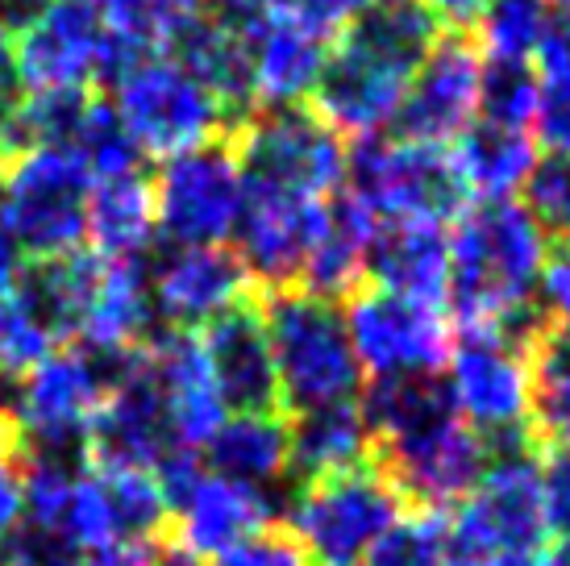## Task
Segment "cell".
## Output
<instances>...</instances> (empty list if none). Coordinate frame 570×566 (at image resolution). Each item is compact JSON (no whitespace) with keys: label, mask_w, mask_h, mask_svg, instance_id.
I'll use <instances>...</instances> for the list:
<instances>
[{"label":"cell","mask_w":570,"mask_h":566,"mask_svg":"<svg viewBox=\"0 0 570 566\" xmlns=\"http://www.w3.org/2000/svg\"><path fill=\"white\" fill-rule=\"evenodd\" d=\"M342 316H346L354 359L371 379L442 375L454 350V330L442 309L383 292L375 283L354 287Z\"/></svg>","instance_id":"obj_15"},{"label":"cell","mask_w":570,"mask_h":566,"mask_svg":"<svg viewBox=\"0 0 570 566\" xmlns=\"http://www.w3.org/2000/svg\"><path fill=\"white\" fill-rule=\"evenodd\" d=\"M538 109V71L533 64H495L483 59L479 79V121L504 129H529Z\"/></svg>","instance_id":"obj_39"},{"label":"cell","mask_w":570,"mask_h":566,"mask_svg":"<svg viewBox=\"0 0 570 566\" xmlns=\"http://www.w3.org/2000/svg\"><path fill=\"white\" fill-rule=\"evenodd\" d=\"M325 230V201H301L279 196L267 188L246 184L238 230H234V254L246 267L250 283L263 292H284L301 283V271Z\"/></svg>","instance_id":"obj_17"},{"label":"cell","mask_w":570,"mask_h":566,"mask_svg":"<svg viewBox=\"0 0 570 566\" xmlns=\"http://www.w3.org/2000/svg\"><path fill=\"white\" fill-rule=\"evenodd\" d=\"M238 26L246 33L254 113L301 109L325 71L330 38L296 13L254 17V21H238Z\"/></svg>","instance_id":"obj_20"},{"label":"cell","mask_w":570,"mask_h":566,"mask_svg":"<svg viewBox=\"0 0 570 566\" xmlns=\"http://www.w3.org/2000/svg\"><path fill=\"white\" fill-rule=\"evenodd\" d=\"M342 192H350L380 225L404 217L454 221L466 208L445 146L383 134L350 146Z\"/></svg>","instance_id":"obj_12"},{"label":"cell","mask_w":570,"mask_h":566,"mask_svg":"<svg viewBox=\"0 0 570 566\" xmlns=\"http://www.w3.org/2000/svg\"><path fill=\"white\" fill-rule=\"evenodd\" d=\"M533 67L570 71V0H550V30H546V42H541Z\"/></svg>","instance_id":"obj_47"},{"label":"cell","mask_w":570,"mask_h":566,"mask_svg":"<svg viewBox=\"0 0 570 566\" xmlns=\"http://www.w3.org/2000/svg\"><path fill=\"white\" fill-rule=\"evenodd\" d=\"M258 313L275 362L279 409L296 417L308 409L358 400L363 367L350 347L346 316L333 300H321L304 287H284V292H263Z\"/></svg>","instance_id":"obj_5"},{"label":"cell","mask_w":570,"mask_h":566,"mask_svg":"<svg viewBox=\"0 0 570 566\" xmlns=\"http://www.w3.org/2000/svg\"><path fill=\"white\" fill-rule=\"evenodd\" d=\"M554 554H558V558H562V563H567V566H570V534H567V537H558V546H554Z\"/></svg>","instance_id":"obj_56"},{"label":"cell","mask_w":570,"mask_h":566,"mask_svg":"<svg viewBox=\"0 0 570 566\" xmlns=\"http://www.w3.org/2000/svg\"><path fill=\"white\" fill-rule=\"evenodd\" d=\"M479 55L495 64H533L546 30H550V0H488L475 21Z\"/></svg>","instance_id":"obj_33"},{"label":"cell","mask_w":570,"mask_h":566,"mask_svg":"<svg viewBox=\"0 0 570 566\" xmlns=\"http://www.w3.org/2000/svg\"><path fill=\"white\" fill-rule=\"evenodd\" d=\"M550 237L521 201H475L450 221L445 309L462 330H491L538 309Z\"/></svg>","instance_id":"obj_3"},{"label":"cell","mask_w":570,"mask_h":566,"mask_svg":"<svg viewBox=\"0 0 570 566\" xmlns=\"http://www.w3.org/2000/svg\"><path fill=\"white\" fill-rule=\"evenodd\" d=\"M26 254L17 251V242L4 230H0V296H9L17 283H21V275H26Z\"/></svg>","instance_id":"obj_50"},{"label":"cell","mask_w":570,"mask_h":566,"mask_svg":"<svg viewBox=\"0 0 570 566\" xmlns=\"http://www.w3.org/2000/svg\"><path fill=\"white\" fill-rule=\"evenodd\" d=\"M96 13L117 59V76L138 59L171 55L200 13L205 0H96Z\"/></svg>","instance_id":"obj_32"},{"label":"cell","mask_w":570,"mask_h":566,"mask_svg":"<svg viewBox=\"0 0 570 566\" xmlns=\"http://www.w3.org/2000/svg\"><path fill=\"white\" fill-rule=\"evenodd\" d=\"M358 409L375 438V467L400 500L445 513L488 471L491 446L459 417L442 375L371 379Z\"/></svg>","instance_id":"obj_1"},{"label":"cell","mask_w":570,"mask_h":566,"mask_svg":"<svg viewBox=\"0 0 570 566\" xmlns=\"http://www.w3.org/2000/svg\"><path fill=\"white\" fill-rule=\"evenodd\" d=\"M429 13H433V21L438 26H445L450 33H462L471 30L479 21V13L488 9V0H421Z\"/></svg>","instance_id":"obj_48"},{"label":"cell","mask_w":570,"mask_h":566,"mask_svg":"<svg viewBox=\"0 0 570 566\" xmlns=\"http://www.w3.org/2000/svg\"><path fill=\"white\" fill-rule=\"evenodd\" d=\"M96 475L105 484V500H109L117 541H134V546L159 541V534L171 525V508L163 500L155 471H96Z\"/></svg>","instance_id":"obj_34"},{"label":"cell","mask_w":570,"mask_h":566,"mask_svg":"<svg viewBox=\"0 0 570 566\" xmlns=\"http://www.w3.org/2000/svg\"><path fill=\"white\" fill-rule=\"evenodd\" d=\"M445 537L454 566H475L500 554L546 550L538 441L491 450L483 479L454 508H445Z\"/></svg>","instance_id":"obj_8"},{"label":"cell","mask_w":570,"mask_h":566,"mask_svg":"<svg viewBox=\"0 0 570 566\" xmlns=\"http://www.w3.org/2000/svg\"><path fill=\"white\" fill-rule=\"evenodd\" d=\"M59 350V333L21 292L0 296V379H21Z\"/></svg>","instance_id":"obj_38"},{"label":"cell","mask_w":570,"mask_h":566,"mask_svg":"<svg viewBox=\"0 0 570 566\" xmlns=\"http://www.w3.org/2000/svg\"><path fill=\"white\" fill-rule=\"evenodd\" d=\"M0 566H83V554L76 546H67L59 534L21 525L9 541V550L0 558Z\"/></svg>","instance_id":"obj_43"},{"label":"cell","mask_w":570,"mask_h":566,"mask_svg":"<svg viewBox=\"0 0 570 566\" xmlns=\"http://www.w3.org/2000/svg\"><path fill=\"white\" fill-rule=\"evenodd\" d=\"M375 230H380V221L371 217L350 192L330 196L325 201V230H321L296 287L321 300H333V304L346 300L366 280V251H371Z\"/></svg>","instance_id":"obj_30"},{"label":"cell","mask_w":570,"mask_h":566,"mask_svg":"<svg viewBox=\"0 0 570 566\" xmlns=\"http://www.w3.org/2000/svg\"><path fill=\"white\" fill-rule=\"evenodd\" d=\"M83 242H92L96 258H112V263L146 258V254L155 251V242H159V217H155L150 179L142 172L92 184Z\"/></svg>","instance_id":"obj_31"},{"label":"cell","mask_w":570,"mask_h":566,"mask_svg":"<svg viewBox=\"0 0 570 566\" xmlns=\"http://www.w3.org/2000/svg\"><path fill=\"white\" fill-rule=\"evenodd\" d=\"M363 4H366V9H371V4H383V0H363Z\"/></svg>","instance_id":"obj_58"},{"label":"cell","mask_w":570,"mask_h":566,"mask_svg":"<svg viewBox=\"0 0 570 566\" xmlns=\"http://www.w3.org/2000/svg\"><path fill=\"white\" fill-rule=\"evenodd\" d=\"M167 450H175L171 429L142 347L126 375L109 388L105 404L96 409L83 458L96 471H155Z\"/></svg>","instance_id":"obj_19"},{"label":"cell","mask_w":570,"mask_h":566,"mask_svg":"<svg viewBox=\"0 0 570 566\" xmlns=\"http://www.w3.org/2000/svg\"><path fill=\"white\" fill-rule=\"evenodd\" d=\"M521 196V205L546 230V237H558V246H570V155L538 158Z\"/></svg>","instance_id":"obj_40"},{"label":"cell","mask_w":570,"mask_h":566,"mask_svg":"<svg viewBox=\"0 0 570 566\" xmlns=\"http://www.w3.org/2000/svg\"><path fill=\"white\" fill-rule=\"evenodd\" d=\"M191 76L217 96L229 126L238 129L246 117H254V92H250V59H246V33L234 17L225 13H200L171 50Z\"/></svg>","instance_id":"obj_28"},{"label":"cell","mask_w":570,"mask_h":566,"mask_svg":"<svg viewBox=\"0 0 570 566\" xmlns=\"http://www.w3.org/2000/svg\"><path fill=\"white\" fill-rule=\"evenodd\" d=\"M205 4H208V0H205Z\"/></svg>","instance_id":"obj_60"},{"label":"cell","mask_w":570,"mask_h":566,"mask_svg":"<svg viewBox=\"0 0 570 566\" xmlns=\"http://www.w3.org/2000/svg\"><path fill=\"white\" fill-rule=\"evenodd\" d=\"M146 362L159 388L167 429L175 450H205V441L217 433V424L229 417L217 396V383L208 375L205 350L196 333L159 330L146 342Z\"/></svg>","instance_id":"obj_23"},{"label":"cell","mask_w":570,"mask_h":566,"mask_svg":"<svg viewBox=\"0 0 570 566\" xmlns=\"http://www.w3.org/2000/svg\"><path fill=\"white\" fill-rule=\"evenodd\" d=\"M71 150L83 163V172L92 175V184L138 175V167H142V150L134 146L129 129L121 126V117L112 109V100H105V96L88 100V113H83L80 129L71 138Z\"/></svg>","instance_id":"obj_35"},{"label":"cell","mask_w":570,"mask_h":566,"mask_svg":"<svg viewBox=\"0 0 570 566\" xmlns=\"http://www.w3.org/2000/svg\"><path fill=\"white\" fill-rule=\"evenodd\" d=\"M538 71V109H533V142L550 155H570V71L533 67Z\"/></svg>","instance_id":"obj_41"},{"label":"cell","mask_w":570,"mask_h":566,"mask_svg":"<svg viewBox=\"0 0 570 566\" xmlns=\"http://www.w3.org/2000/svg\"><path fill=\"white\" fill-rule=\"evenodd\" d=\"M400 517V491L366 462L350 471L301 484L287 504V534L301 541L313 566H358L375 537Z\"/></svg>","instance_id":"obj_10"},{"label":"cell","mask_w":570,"mask_h":566,"mask_svg":"<svg viewBox=\"0 0 570 566\" xmlns=\"http://www.w3.org/2000/svg\"><path fill=\"white\" fill-rule=\"evenodd\" d=\"M438 38L442 26L421 0H383L363 9L330 47L308 96L313 113L337 138H380L396 126L412 76Z\"/></svg>","instance_id":"obj_2"},{"label":"cell","mask_w":570,"mask_h":566,"mask_svg":"<svg viewBox=\"0 0 570 566\" xmlns=\"http://www.w3.org/2000/svg\"><path fill=\"white\" fill-rule=\"evenodd\" d=\"M445 150H450V167L459 175L466 205H475V201H517L533 163L541 158L529 129H504L488 126V121L462 129Z\"/></svg>","instance_id":"obj_26"},{"label":"cell","mask_w":570,"mask_h":566,"mask_svg":"<svg viewBox=\"0 0 570 566\" xmlns=\"http://www.w3.org/2000/svg\"><path fill=\"white\" fill-rule=\"evenodd\" d=\"M9 30L17 84L26 92H63L88 88L92 79H117V59L96 0H30Z\"/></svg>","instance_id":"obj_13"},{"label":"cell","mask_w":570,"mask_h":566,"mask_svg":"<svg viewBox=\"0 0 570 566\" xmlns=\"http://www.w3.org/2000/svg\"><path fill=\"white\" fill-rule=\"evenodd\" d=\"M296 0H222V13L234 17V21H254V17H275V13H292Z\"/></svg>","instance_id":"obj_49"},{"label":"cell","mask_w":570,"mask_h":566,"mask_svg":"<svg viewBox=\"0 0 570 566\" xmlns=\"http://www.w3.org/2000/svg\"><path fill=\"white\" fill-rule=\"evenodd\" d=\"M538 309L546 321L570 316V246H554L546 254V267L538 280Z\"/></svg>","instance_id":"obj_46"},{"label":"cell","mask_w":570,"mask_h":566,"mask_svg":"<svg viewBox=\"0 0 570 566\" xmlns=\"http://www.w3.org/2000/svg\"><path fill=\"white\" fill-rule=\"evenodd\" d=\"M26 4H30V0H0V17H4V21H13V17L26 9Z\"/></svg>","instance_id":"obj_55"},{"label":"cell","mask_w":570,"mask_h":566,"mask_svg":"<svg viewBox=\"0 0 570 566\" xmlns=\"http://www.w3.org/2000/svg\"><path fill=\"white\" fill-rule=\"evenodd\" d=\"M541 508L546 529L554 537L570 534V450H550L541 458Z\"/></svg>","instance_id":"obj_44"},{"label":"cell","mask_w":570,"mask_h":566,"mask_svg":"<svg viewBox=\"0 0 570 566\" xmlns=\"http://www.w3.org/2000/svg\"><path fill=\"white\" fill-rule=\"evenodd\" d=\"M275 520V500L271 491L242 488L234 479H222L213 471H200L191 488L171 504L175 541L200 563H217L238 541L254 537Z\"/></svg>","instance_id":"obj_24"},{"label":"cell","mask_w":570,"mask_h":566,"mask_svg":"<svg viewBox=\"0 0 570 566\" xmlns=\"http://www.w3.org/2000/svg\"><path fill=\"white\" fill-rule=\"evenodd\" d=\"M13 88H17V67H13V30H9V21L0 17V113L9 109L13 100Z\"/></svg>","instance_id":"obj_51"},{"label":"cell","mask_w":570,"mask_h":566,"mask_svg":"<svg viewBox=\"0 0 570 566\" xmlns=\"http://www.w3.org/2000/svg\"><path fill=\"white\" fill-rule=\"evenodd\" d=\"M208 566H313L308 554L301 550V541L287 534L284 525H267L254 537L238 541L229 554H222L217 563Z\"/></svg>","instance_id":"obj_42"},{"label":"cell","mask_w":570,"mask_h":566,"mask_svg":"<svg viewBox=\"0 0 570 566\" xmlns=\"http://www.w3.org/2000/svg\"><path fill=\"white\" fill-rule=\"evenodd\" d=\"M150 566H208V563H200L196 554H188L179 541H155V550H150Z\"/></svg>","instance_id":"obj_52"},{"label":"cell","mask_w":570,"mask_h":566,"mask_svg":"<svg viewBox=\"0 0 570 566\" xmlns=\"http://www.w3.org/2000/svg\"><path fill=\"white\" fill-rule=\"evenodd\" d=\"M205 471L275 491L287 479V421L279 412H229L200 450Z\"/></svg>","instance_id":"obj_29"},{"label":"cell","mask_w":570,"mask_h":566,"mask_svg":"<svg viewBox=\"0 0 570 566\" xmlns=\"http://www.w3.org/2000/svg\"><path fill=\"white\" fill-rule=\"evenodd\" d=\"M242 175L250 188L301 201H330L346 184L350 146L308 109H267L246 117L234 134Z\"/></svg>","instance_id":"obj_11"},{"label":"cell","mask_w":570,"mask_h":566,"mask_svg":"<svg viewBox=\"0 0 570 566\" xmlns=\"http://www.w3.org/2000/svg\"><path fill=\"white\" fill-rule=\"evenodd\" d=\"M109 88L112 109L129 129L134 146L142 150V158L150 155L163 163V158L188 155L196 146L234 134L217 96L175 55H150V59L129 64Z\"/></svg>","instance_id":"obj_9"},{"label":"cell","mask_w":570,"mask_h":566,"mask_svg":"<svg viewBox=\"0 0 570 566\" xmlns=\"http://www.w3.org/2000/svg\"><path fill=\"white\" fill-rule=\"evenodd\" d=\"M483 55L466 33H442L425 64L416 67L396 117V138L450 146L479 121Z\"/></svg>","instance_id":"obj_16"},{"label":"cell","mask_w":570,"mask_h":566,"mask_svg":"<svg viewBox=\"0 0 570 566\" xmlns=\"http://www.w3.org/2000/svg\"><path fill=\"white\" fill-rule=\"evenodd\" d=\"M155 333H159V321H155L146 258H129V263L96 258L76 330H71L76 347L96 354H129V350H142Z\"/></svg>","instance_id":"obj_22"},{"label":"cell","mask_w":570,"mask_h":566,"mask_svg":"<svg viewBox=\"0 0 570 566\" xmlns=\"http://www.w3.org/2000/svg\"><path fill=\"white\" fill-rule=\"evenodd\" d=\"M150 300L163 330L200 333L250 300V275L229 246H171L150 267Z\"/></svg>","instance_id":"obj_18"},{"label":"cell","mask_w":570,"mask_h":566,"mask_svg":"<svg viewBox=\"0 0 570 566\" xmlns=\"http://www.w3.org/2000/svg\"><path fill=\"white\" fill-rule=\"evenodd\" d=\"M150 192L159 234L171 246H225L246 205V175L234 138H217L188 155L163 158Z\"/></svg>","instance_id":"obj_14"},{"label":"cell","mask_w":570,"mask_h":566,"mask_svg":"<svg viewBox=\"0 0 570 566\" xmlns=\"http://www.w3.org/2000/svg\"><path fill=\"white\" fill-rule=\"evenodd\" d=\"M375 462V438L358 400L296 412L287 424V475L301 484Z\"/></svg>","instance_id":"obj_27"},{"label":"cell","mask_w":570,"mask_h":566,"mask_svg":"<svg viewBox=\"0 0 570 566\" xmlns=\"http://www.w3.org/2000/svg\"><path fill=\"white\" fill-rule=\"evenodd\" d=\"M541 309L491 330H462L445 362V392L491 450L533 441V354L546 333Z\"/></svg>","instance_id":"obj_4"},{"label":"cell","mask_w":570,"mask_h":566,"mask_svg":"<svg viewBox=\"0 0 570 566\" xmlns=\"http://www.w3.org/2000/svg\"><path fill=\"white\" fill-rule=\"evenodd\" d=\"M358 566H454L450 537H445V513L438 508H412L400 513L366 550Z\"/></svg>","instance_id":"obj_36"},{"label":"cell","mask_w":570,"mask_h":566,"mask_svg":"<svg viewBox=\"0 0 570 566\" xmlns=\"http://www.w3.org/2000/svg\"><path fill=\"white\" fill-rule=\"evenodd\" d=\"M0 424H4V421H0Z\"/></svg>","instance_id":"obj_59"},{"label":"cell","mask_w":570,"mask_h":566,"mask_svg":"<svg viewBox=\"0 0 570 566\" xmlns=\"http://www.w3.org/2000/svg\"><path fill=\"white\" fill-rule=\"evenodd\" d=\"M26 520V500H21V467L13 455V433L0 424V558L9 550L13 534Z\"/></svg>","instance_id":"obj_45"},{"label":"cell","mask_w":570,"mask_h":566,"mask_svg":"<svg viewBox=\"0 0 570 566\" xmlns=\"http://www.w3.org/2000/svg\"><path fill=\"white\" fill-rule=\"evenodd\" d=\"M546 333H550L558 347L570 354V316H567V321H550V330H546Z\"/></svg>","instance_id":"obj_54"},{"label":"cell","mask_w":570,"mask_h":566,"mask_svg":"<svg viewBox=\"0 0 570 566\" xmlns=\"http://www.w3.org/2000/svg\"><path fill=\"white\" fill-rule=\"evenodd\" d=\"M366 275L383 292L442 309L450 287V221H383L366 251Z\"/></svg>","instance_id":"obj_25"},{"label":"cell","mask_w":570,"mask_h":566,"mask_svg":"<svg viewBox=\"0 0 570 566\" xmlns=\"http://www.w3.org/2000/svg\"><path fill=\"white\" fill-rule=\"evenodd\" d=\"M529 429L538 446L570 450V354L550 333H541L538 354H533V424Z\"/></svg>","instance_id":"obj_37"},{"label":"cell","mask_w":570,"mask_h":566,"mask_svg":"<svg viewBox=\"0 0 570 566\" xmlns=\"http://www.w3.org/2000/svg\"><path fill=\"white\" fill-rule=\"evenodd\" d=\"M196 338H200L208 375L217 383L225 412H279V383H275V362H271L258 300H246L217 321H208Z\"/></svg>","instance_id":"obj_21"},{"label":"cell","mask_w":570,"mask_h":566,"mask_svg":"<svg viewBox=\"0 0 570 566\" xmlns=\"http://www.w3.org/2000/svg\"><path fill=\"white\" fill-rule=\"evenodd\" d=\"M9 155V146H4V113H0V158Z\"/></svg>","instance_id":"obj_57"},{"label":"cell","mask_w":570,"mask_h":566,"mask_svg":"<svg viewBox=\"0 0 570 566\" xmlns=\"http://www.w3.org/2000/svg\"><path fill=\"white\" fill-rule=\"evenodd\" d=\"M88 196L92 175L71 146H30L0 158V230L33 263L83 251Z\"/></svg>","instance_id":"obj_7"},{"label":"cell","mask_w":570,"mask_h":566,"mask_svg":"<svg viewBox=\"0 0 570 566\" xmlns=\"http://www.w3.org/2000/svg\"><path fill=\"white\" fill-rule=\"evenodd\" d=\"M475 566H567L554 550H529V554H500V558H488V563Z\"/></svg>","instance_id":"obj_53"},{"label":"cell","mask_w":570,"mask_h":566,"mask_svg":"<svg viewBox=\"0 0 570 566\" xmlns=\"http://www.w3.org/2000/svg\"><path fill=\"white\" fill-rule=\"evenodd\" d=\"M129 354H96V350H55L38 362L33 371L17 379L13 409H9V433H13L17 455L42 458H83V441L92 429L96 409L117 379L129 371Z\"/></svg>","instance_id":"obj_6"}]
</instances>
